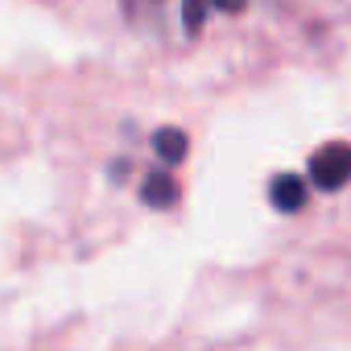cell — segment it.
Here are the masks:
<instances>
[{"label":"cell","mask_w":351,"mask_h":351,"mask_svg":"<svg viewBox=\"0 0 351 351\" xmlns=\"http://www.w3.org/2000/svg\"><path fill=\"white\" fill-rule=\"evenodd\" d=\"M153 149H157V157H161L165 165H178V161L186 157L191 141H186L182 128H157V132H153Z\"/></svg>","instance_id":"277c9868"},{"label":"cell","mask_w":351,"mask_h":351,"mask_svg":"<svg viewBox=\"0 0 351 351\" xmlns=\"http://www.w3.org/2000/svg\"><path fill=\"white\" fill-rule=\"evenodd\" d=\"M269 199L277 211H302L306 207V186L302 178H293V173H277L273 186H269Z\"/></svg>","instance_id":"3957f363"},{"label":"cell","mask_w":351,"mask_h":351,"mask_svg":"<svg viewBox=\"0 0 351 351\" xmlns=\"http://www.w3.org/2000/svg\"><path fill=\"white\" fill-rule=\"evenodd\" d=\"M178 195H182V191H178V182H173L165 169H153L149 178L141 182V203H145V207H157V211L173 207V203H178Z\"/></svg>","instance_id":"7a4b0ae2"},{"label":"cell","mask_w":351,"mask_h":351,"mask_svg":"<svg viewBox=\"0 0 351 351\" xmlns=\"http://www.w3.org/2000/svg\"><path fill=\"white\" fill-rule=\"evenodd\" d=\"M248 0H207V9H219V13H240Z\"/></svg>","instance_id":"8992f818"},{"label":"cell","mask_w":351,"mask_h":351,"mask_svg":"<svg viewBox=\"0 0 351 351\" xmlns=\"http://www.w3.org/2000/svg\"><path fill=\"white\" fill-rule=\"evenodd\" d=\"M207 13H211V9H207V0H186V9H182V17H186V34H199Z\"/></svg>","instance_id":"5b68a950"},{"label":"cell","mask_w":351,"mask_h":351,"mask_svg":"<svg viewBox=\"0 0 351 351\" xmlns=\"http://www.w3.org/2000/svg\"><path fill=\"white\" fill-rule=\"evenodd\" d=\"M310 178H314V186L326 191V195L343 191V186L351 182V145L330 141V145L314 149V157H310Z\"/></svg>","instance_id":"6da1fadb"}]
</instances>
